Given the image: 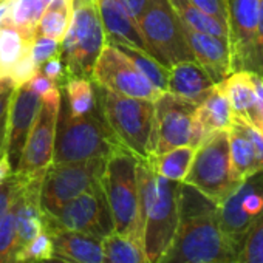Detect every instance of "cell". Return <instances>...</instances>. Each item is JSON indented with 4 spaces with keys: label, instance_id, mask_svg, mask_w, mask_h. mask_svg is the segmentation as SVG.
I'll list each match as a JSON object with an SVG mask.
<instances>
[{
    "label": "cell",
    "instance_id": "cell-16",
    "mask_svg": "<svg viewBox=\"0 0 263 263\" xmlns=\"http://www.w3.org/2000/svg\"><path fill=\"white\" fill-rule=\"evenodd\" d=\"M41 105L42 96L36 93L28 84L16 88L8 110L4 144V152L10 160L13 172L19 164L28 135L41 110Z\"/></svg>",
    "mask_w": 263,
    "mask_h": 263
},
{
    "label": "cell",
    "instance_id": "cell-40",
    "mask_svg": "<svg viewBox=\"0 0 263 263\" xmlns=\"http://www.w3.org/2000/svg\"><path fill=\"white\" fill-rule=\"evenodd\" d=\"M254 73L260 78L263 74V0L258 4V22L254 44Z\"/></svg>",
    "mask_w": 263,
    "mask_h": 263
},
{
    "label": "cell",
    "instance_id": "cell-24",
    "mask_svg": "<svg viewBox=\"0 0 263 263\" xmlns=\"http://www.w3.org/2000/svg\"><path fill=\"white\" fill-rule=\"evenodd\" d=\"M194 155H195L194 147L181 146L158 155H151L147 161L158 175L172 181L183 183L191 169Z\"/></svg>",
    "mask_w": 263,
    "mask_h": 263
},
{
    "label": "cell",
    "instance_id": "cell-4",
    "mask_svg": "<svg viewBox=\"0 0 263 263\" xmlns=\"http://www.w3.org/2000/svg\"><path fill=\"white\" fill-rule=\"evenodd\" d=\"M137 166L138 157L122 146H116L105 161V171L101 184L113 217V232L130 237L141 245Z\"/></svg>",
    "mask_w": 263,
    "mask_h": 263
},
{
    "label": "cell",
    "instance_id": "cell-7",
    "mask_svg": "<svg viewBox=\"0 0 263 263\" xmlns=\"http://www.w3.org/2000/svg\"><path fill=\"white\" fill-rule=\"evenodd\" d=\"M183 183L195 187L217 204L237 189L241 180L232 167L228 130L212 132L200 143Z\"/></svg>",
    "mask_w": 263,
    "mask_h": 263
},
{
    "label": "cell",
    "instance_id": "cell-44",
    "mask_svg": "<svg viewBox=\"0 0 263 263\" xmlns=\"http://www.w3.org/2000/svg\"><path fill=\"white\" fill-rule=\"evenodd\" d=\"M254 85H255V91H257V108H258V132L263 135V79L254 73Z\"/></svg>",
    "mask_w": 263,
    "mask_h": 263
},
{
    "label": "cell",
    "instance_id": "cell-42",
    "mask_svg": "<svg viewBox=\"0 0 263 263\" xmlns=\"http://www.w3.org/2000/svg\"><path fill=\"white\" fill-rule=\"evenodd\" d=\"M36 93H39L41 96H45V95H48L50 91H53V90H56V88H61L53 79H50L48 76H45L41 70L34 74V78L30 81V82H27Z\"/></svg>",
    "mask_w": 263,
    "mask_h": 263
},
{
    "label": "cell",
    "instance_id": "cell-45",
    "mask_svg": "<svg viewBox=\"0 0 263 263\" xmlns=\"http://www.w3.org/2000/svg\"><path fill=\"white\" fill-rule=\"evenodd\" d=\"M11 174H13V169H11L10 160H8V157L4 154L2 157H0V184H2Z\"/></svg>",
    "mask_w": 263,
    "mask_h": 263
},
{
    "label": "cell",
    "instance_id": "cell-3",
    "mask_svg": "<svg viewBox=\"0 0 263 263\" xmlns=\"http://www.w3.org/2000/svg\"><path fill=\"white\" fill-rule=\"evenodd\" d=\"M93 85L99 115L115 140L135 157L147 160L155 121L154 101L122 96Z\"/></svg>",
    "mask_w": 263,
    "mask_h": 263
},
{
    "label": "cell",
    "instance_id": "cell-6",
    "mask_svg": "<svg viewBox=\"0 0 263 263\" xmlns=\"http://www.w3.org/2000/svg\"><path fill=\"white\" fill-rule=\"evenodd\" d=\"M105 45V33L95 0H73V19L61 42L65 82L91 78L96 59Z\"/></svg>",
    "mask_w": 263,
    "mask_h": 263
},
{
    "label": "cell",
    "instance_id": "cell-17",
    "mask_svg": "<svg viewBox=\"0 0 263 263\" xmlns=\"http://www.w3.org/2000/svg\"><path fill=\"white\" fill-rule=\"evenodd\" d=\"M95 4L105 33V44H122L151 54L140 24L132 16L124 0H95Z\"/></svg>",
    "mask_w": 263,
    "mask_h": 263
},
{
    "label": "cell",
    "instance_id": "cell-38",
    "mask_svg": "<svg viewBox=\"0 0 263 263\" xmlns=\"http://www.w3.org/2000/svg\"><path fill=\"white\" fill-rule=\"evenodd\" d=\"M208 16L218 21L228 28V0H192Z\"/></svg>",
    "mask_w": 263,
    "mask_h": 263
},
{
    "label": "cell",
    "instance_id": "cell-34",
    "mask_svg": "<svg viewBox=\"0 0 263 263\" xmlns=\"http://www.w3.org/2000/svg\"><path fill=\"white\" fill-rule=\"evenodd\" d=\"M237 263H263V217L246 234Z\"/></svg>",
    "mask_w": 263,
    "mask_h": 263
},
{
    "label": "cell",
    "instance_id": "cell-14",
    "mask_svg": "<svg viewBox=\"0 0 263 263\" xmlns=\"http://www.w3.org/2000/svg\"><path fill=\"white\" fill-rule=\"evenodd\" d=\"M50 217L64 228L79 231L101 240L115 231L110 206L101 183L70 200Z\"/></svg>",
    "mask_w": 263,
    "mask_h": 263
},
{
    "label": "cell",
    "instance_id": "cell-36",
    "mask_svg": "<svg viewBox=\"0 0 263 263\" xmlns=\"http://www.w3.org/2000/svg\"><path fill=\"white\" fill-rule=\"evenodd\" d=\"M24 181L13 172L2 184H0V221L4 220L10 208L13 206L14 200L21 194L24 187Z\"/></svg>",
    "mask_w": 263,
    "mask_h": 263
},
{
    "label": "cell",
    "instance_id": "cell-50",
    "mask_svg": "<svg viewBox=\"0 0 263 263\" xmlns=\"http://www.w3.org/2000/svg\"><path fill=\"white\" fill-rule=\"evenodd\" d=\"M261 79H263V74H261Z\"/></svg>",
    "mask_w": 263,
    "mask_h": 263
},
{
    "label": "cell",
    "instance_id": "cell-48",
    "mask_svg": "<svg viewBox=\"0 0 263 263\" xmlns=\"http://www.w3.org/2000/svg\"><path fill=\"white\" fill-rule=\"evenodd\" d=\"M4 144H5V132L0 130V157L5 154L4 152Z\"/></svg>",
    "mask_w": 263,
    "mask_h": 263
},
{
    "label": "cell",
    "instance_id": "cell-18",
    "mask_svg": "<svg viewBox=\"0 0 263 263\" xmlns=\"http://www.w3.org/2000/svg\"><path fill=\"white\" fill-rule=\"evenodd\" d=\"M181 25L195 62L208 73L214 84L224 81L232 73L228 39L194 30L183 22Z\"/></svg>",
    "mask_w": 263,
    "mask_h": 263
},
{
    "label": "cell",
    "instance_id": "cell-27",
    "mask_svg": "<svg viewBox=\"0 0 263 263\" xmlns=\"http://www.w3.org/2000/svg\"><path fill=\"white\" fill-rule=\"evenodd\" d=\"M102 263H147V260L140 243L111 232L102 238Z\"/></svg>",
    "mask_w": 263,
    "mask_h": 263
},
{
    "label": "cell",
    "instance_id": "cell-32",
    "mask_svg": "<svg viewBox=\"0 0 263 263\" xmlns=\"http://www.w3.org/2000/svg\"><path fill=\"white\" fill-rule=\"evenodd\" d=\"M16 200L10 208V211L7 212V215L4 217V220L0 221V263H16V257H17Z\"/></svg>",
    "mask_w": 263,
    "mask_h": 263
},
{
    "label": "cell",
    "instance_id": "cell-15",
    "mask_svg": "<svg viewBox=\"0 0 263 263\" xmlns=\"http://www.w3.org/2000/svg\"><path fill=\"white\" fill-rule=\"evenodd\" d=\"M258 4L260 0H228V44L232 73H254Z\"/></svg>",
    "mask_w": 263,
    "mask_h": 263
},
{
    "label": "cell",
    "instance_id": "cell-39",
    "mask_svg": "<svg viewBox=\"0 0 263 263\" xmlns=\"http://www.w3.org/2000/svg\"><path fill=\"white\" fill-rule=\"evenodd\" d=\"M16 87L10 81V78H2L0 79V130L5 132L7 128V118H8V110L11 99L14 96Z\"/></svg>",
    "mask_w": 263,
    "mask_h": 263
},
{
    "label": "cell",
    "instance_id": "cell-21",
    "mask_svg": "<svg viewBox=\"0 0 263 263\" xmlns=\"http://www.w3.org/2000/svg\"><path fill=\"white\" fill-rule=\"evenodd\" d=\"M234 121L231 102L221 87L215 84L211 93L204 98L201 104L197 105L194 125H192V138L191 147L197 149L200 143L217 130H228Z\"/></svg>",
    "mask_w": 263,
    "mask_h": 263
},
{
    "label": "cell",
    "instance_id": "cell-10",
    "mask_svg": "<svg viewBox=\"0 0 263 263\" xmlns=\"http://www.w3.org/2000/svg\"><path fill=\"white\" fill-rule=\"evenodd\" d=\"M107 158L78 163H51L41 184V209L54 214L65 203L101 183Z\"/></svg>",
    "mask_w": 263,
    "mask_h": 263
},
{
    "label": "cell",
    "instance_id": "cell-5",
    "mask_svg": "<svg viewBox=\"0 0 263 263\" xmlns=\"http://www.w3.org/2000/svg\"><path fill=\"white\" fill-rule=\"evenodd\" d=\"M116 146L121 144L104 124L99 110L87 116H73L62 93L53 163H78L108 158Z\"/></svg>",
    "mask_w": 263,
    "mask_h": 263
},
{
    "label": "cell",
    "instance_id": "cell-33",
    "mask_svg": "<svg viewBox=\"0 0 263 263\" xmlns=\"http://www.w3.org/2000/svg\"><path fill=\"white\" fill-rule=\"evenodd\" d=\"M53 254V245L48 231L44 228L33 240L22 246L17 252L16 263H36Z\"/></svg>",
    "mask_w": 263,
    "mask_h": 263
},
{
    "label": "cell",
    "instance_id": "cell-20",
    "mask_svg": "<svg viewBox=\"0 0 263 263\" xmlns=\"http://www.w3.org/2000/svg\"><path fill=\"white\" fill-rule=\"evenodd\" d=\"M44 228L50 234L53 254L78 263H102L101 238L64 228L47 214H44Z\"/></svg>",
    "mask_w": 263,
    "mask_h": 263
},
{
    "label": "cell",
    "instance_id": "cell-46",
    "mask_svg": "<svg viewBox=\"0 0 263 263\" xmlns=\"http://www.w3.org/2000/svg\"><path fill=\"white\" fill-rule=\"evenodd\" d=\"M36 263H78V261H73V260H68V258H64V257H59L56 254H51L50 257L44 258V260H39Z\"/></svg>",
    "mask_w": 263,
    "mask_h": 263
},
{
    "label": "cell",
    "instance_id": "cell-13",
    "mask_svg": "<svg viewBox=\"0 0 263 263\" xmlns=\"http://www.w3.org/2000/svg\"><path fill=\"white\" fill-rule=\"evenodd\" d=\"M155 104V121L151 138V155L175 147L191 146L197 104L163 91Z\"/></svg>",
    "mask_w": 263,
    "mask_h": 263
},
{
    "label": "cell",
    "instance_id": "cell-11",
    "mask_svg": "<svg viewBox=\"0 0 263 263\" xmlns=\"http://www.w3.org/2000/svg\"><path fill=\"white\" fill-rule=\"evenodd\" d=\"M217 206L221 231L240 255L246 234L263 217V169L243 178Z\"/></svg>",
    "mask_w": 263,
    "mask_h": 263
},
{
    "label": "cell",
    "instance_id": "cell-43",
    "mask_svg": "<svg viewBox=\"0 0 263 263\" xmlns=\"http://www.w3.org/2000/svg\"><path fill=\"white\" fill-rule=\"evenodd\" d=\"M155 2V0H124L125 7L128 8V11L132 13L137 21H140V17L144 14V11Z\"/></svg>",
    "mask_w": 263,
    "mask_h": 263
},
{
    "label": "cell",
    "instance_id": "cell-1",
    "mask_svg": "<svg viewBox=\"0 0 263 263\" xmlns=\"http://www.w3.org/2000/svg\"><path fill=\"white\" fill-rule=\"evenodd\" d=\"M238 252L221 231L218 206L195 187L180 183L178 226L158 263H237Z\"/></svg>",
    "mask_w": 263,
    "mask_h": 263
},
{
    "label": "cell",
    "instance_id": "cell-25",
    "mask_svg": "<svg viewBox=\"0 0 263 263\" xmlns=\"http://www.w3.org/2000/svg\"><path fill=\"white\" fill-rule=\"evenodd\" d=\"M34 37L25 34L10 22L0 25V70L7 78L13 65L31 50Z\"/></svg>",
    "mask_w": 263,
    "mask_h": 263
},
{
    "label": "cell",
    "instance_id": "cell-2",
    "mask_svg": "<svg viewBox=\"0 0 263 263\" xmlns=\"http://www.w3.org/2000/svg\"><path fill=\"white\" fill-rule=\"evenodd\" d=\"M141 245L147 263H158L178 226L180 183L158 175L147 160L138 158Z\"/></svg>",
    "mask_w": 263,
    "mask_h": 263
},
{
    "label": "cell",
    "instance_id": "cell-22",
    "mask_svg": "<svg viewBox=\"0 0 263 263\" xmlns=\"http://www.w3.org/2000/svg\"><path fill=\"white\" fill-rule=\"evenodd\" d=\"M214 85V81L195 61L178 62L169 68L167 91L192 104H201Z\"/></svg>",
    "mask_w": 263,
    "mask_h": 263
},
{
    "label": "cell",
    "instance_id": "cell-30",
    "mask_svg": "<svg viewBox=\"0 0 263 263\" xmlns=\"http://www.w3.org/2000/svg\"><path fill=\"white\" fill-rule=\"evenodd\" d=\"M47 5V0H10V13L7 22L17 27L25 34L34 37Z\"/></svg>",
    "mask_w": 263,
    "mask_h": 263
},
{
    "label": "cell",
    "instance_id": "cell-37",
    "mask_svg": "<svg viewBox=\"0 0 263 263\" xmlns=\"http://www.w3.org/2000/svg\"><path fill=\"white\" fill-rule=\"evenodd\" d=\"M59 47H61V42H58L48 36H42V34L36 33L33 45H31V54H33L36 65L41 68L47 59H50L51 56H54L59 51Z\"/></svg>",
    "mask_w": 263,
    "mask_h": 263
},
{
    "label": "cell",
    "instance_id": "cell-49",
    "mask_svg": "<svg viewBox=\"0 0 263 263\" xmlns=\"http://www.w3.org/2000/svg\"><path fill=\"white\" fill-rule=\"evenodd\" d=\"M2 78H5V76H4V73H2V70H0V79H2Z\"/></svg>",
    "mask_w": 263,
    "mask_h": 263
},
{
    "label": "cell",
    "instance_id": "cell-41",
    "mask_svg": "<svg viewBox=\"0 0 263 263\" xmlns=\"http://www.w3.org/2000/svg\"><path fill=\"white\" fill-rule=\"evenodd\" d=\"M41 71L48 76L50 79H53L59 87H62L65 84V73H64V64H62V54H61V47L59 51L51 56L50 59H47L44 62V65L41 67Z\"/></svg>",
    "mask_w": 263,
    "mask_h": 263
},
{
    "label": "cell",
    "instance_id": "cell-12",
    "mask_svg": "<svg viewBox=\"0 0 263 263\" xmlns=\"http://www.w3.org/2000/svg\"><path fill=\"white\" fill-rule=\"evenodd\" d=\"M91 82L118 95L157 101L163 93L115 45L105 44L91 71Z\"/></svg>",
    "mask_w": 263,
    "mask_h": 263
},
{
    "label": "cell",
    "instance_id": "cell-26",
    "mask_svg": "<svg viewBox=\"0 0 263 263\" xmlns=\"http://www.w3.org/2000/svg\"><path fill=\"white\" fill-rule=\"evenodd\" d=\"M73 19V0H51L45 7L37 25V34L48 36L58 42L65 37Z\"/></svg>",
    "mask_w": 263,
    "mask_h": 263
},
{
    "label": "cell",
    "instance_id": "cell-9",
    "mask_svg": "<svg viewBox=\"0 0 263 263\" xmlns=\"http://www.w3.org/2000/svg\"><path fill=\"white\" fill-rule=\"evenodd\" d=\"M151 54L166 68L184 61H195L187 45L183 25L167 0H155L138 21Z\"/></svg>",
    "mask_w": 263,
    "mask_h": 263
},
{
    "label": "cell",
    "instance_id": "cell-8",
    "mask_svg": "<svg viewBox=\"0 0 263 263\" xmlns=\"http://www.w3.org/2000/svg\"><path fill=\"white\" fill-rule=\"evenodd\" d=\"M61 101H62L61 88H56L48 95L42 96L41 110L28 135L19 164L14 169V174L24 183L44 180L47 169L53 163L56 125H58Z\"/></svg>",
    "mask_w": 263,
    "mask_h": 263
},
{
    "label": "cell",
    "instance_id": "cell-29",
    "mask_svg": "<svg viewBox=\"0 0 263 263\" xmlns=\"http://www.w3.org/2000/svg\"><path fill=\"white\" fill-rule=\"evenodd\" d=\"M167 2L171 4V7L184 25L203 33L228 39V28L214 17L203 13L192 0H167Z\"/></svg>",
    "mask_w": 263,
    "mask_h": 263
},
{
    "label": "cell",
    "instance_id": "cell-47",
    "mask_svg": "<svg viewBox=\"0 0 263 263\" xmlns=\"http://www.w3.org/2000/svg\"><path fill=\"white\" fill-rule=\"evenodd\" d=\"M10 13V0H0V25H2Z\"/></svg>",
    "mask_w": 263,
    "mask_h": 263
},
{
    "label": "cell",
    "instance_id": "cell-19",
    "mask_svg": "<svg viewBox=\"0 0 263 263\" xmlns=\"http://www.w3.org/2000/svg\"><path fill=\"white\" fill-rule=\"evenodd\" d=\"M228 137L232 167L240 180L263 169V135L257 128L234 119Z\"/></svg>",
    "mask_w": 263,
    "mask_h": 263
},
{
    "label": "cell",
    "instance_id": "cell-28",
    "mask_svg": "<svg viewBox=\"0 0 263 263\" xmlns=\"http://www.w3.org/2000/svg\"><path fill=\"white\" fill-rule=\"evenodd\" d=\"M61 88H64V96L73 116H87L98 110L96 93L91 79L73 78L68 79Z\"/></svg>",
    "mask_w": 263,
    "mask_h": 263
},
{
    "label": "cell",
    "instance_id": "cell-35",
    "mask_svg": "<svg viewBox=\"0 0 263 263\" xmlns=\"http://www.w3.org/2000/svg\"><path fill=\"white\" fill-rule=\"evenodd\" d=\"M39 70L41 68L36 65V62L33 59V54H31V50H30L13 65V68L10 70L7 78H10L13 85L17 88V87H22L27 82H30Z\"/></svg>",
    "mask_w": 263,
    "mask_h": 263
},
{
    "label": "cell",
    "instance_id": "cell-31",
    "mask_svg": "<svg viewBox=\"0 0 263 263\" xmlns=\"http://www.w3.org/2000/svg\"><path fill=\"white\" fill-rule=\"evenodd\" d=\"M111 45H115L124 56H127L130 59V62L140 70V73L144 78H147L158 90L167 91L169 68H166L164 65H161L155 58H152L146 51L132 48V47L122 45V44H111Z\"/></svg>",
    "mask_w": 263,
    "mask_h": 263
},
{
    "label": "cell",
    "instance_id": "cell-23",
    "mask_svg": "<svg viewBox=\"0 0 263 263\" xmlns=\"http://www.w3.org/2000/svg\"><path fill=\"white\" fill-rule=\"evenodd\" d=\"M252 76L254 73L251 71H234L220 84L231 102L234 119L243 121L258 130L257 91Z\"/></svg>",
    "mask_w": 263,
    "mask_h": 263
}]
</instances>
